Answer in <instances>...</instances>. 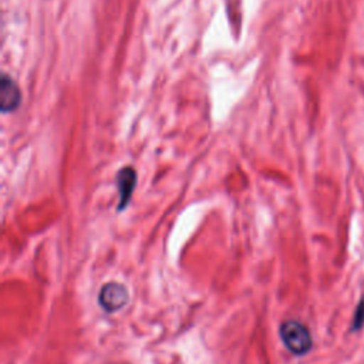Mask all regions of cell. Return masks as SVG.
Here are the masks:
<instances>
[{"label": "cell", "mask_w": 364, "mask_h": 364, "mask_svg": "<svg viewBox=\"0 0 364 364\" xmlns=\"http://www.w3.org/2000/svg\"><path fill=\"white\" fill-rule=\"evenodd\" d=\"M98 301L105 311H117L128 301V290L121 283H107L100 290Z\"/></svg>", "instance_id": "2"}, {"label": "cell", "mask_w": 364, "mask_h": 364, "mask_svg": "<svg viewBox=\"0 0 364 364\" xmlns=\"http://www.w3.org/2000/svg\"><path fill=\"white\" fill-rule=\"evenodd\" d=\"M115 185L118 188L119 193V203H118V210H124L134 193L135 185H136V172L132 166H124L118 171L117 178H115Z\"/></svg>", "instance_id": "3"}, {"label": "cell", "mask_w": 364, "mask_h": 364, "mask_svg": "<svg viewBox=\"0 0 364 364\" xmlns=\"http://www.w3.org/2000/svg\"><path fill=\"white\" fill-rule=\"evenodd\" d=\"M21 102V91L17 82L7 74L0 80V108L3 112H10L18 108Z\"/></svg>", "instance_id": "4"}, {"label": "cell", "mask_w": 364, "mask_h": 364, "mask_svg": "<svg viewBox=\"0 0 364 364\" xmlns=\"http://www.w3.org/2000/svg\"><path fill=\"white\" fill-rule=\"evenodd\" d=\"M280 338L284 347L294 355H304L313 347L310 330L297 320H286L280 326Z\"/></svg>", "instance_id": "1"}, {"label": "cell", "mask_w": 364, "mask_h": 364, "mask_svg": "<svg viewBox=\"0 0 364 364\" xmlns=\"http://www.w3.org/2000/svg\"><path fill=\"white\" fill-rule=\"evenodd\" d=\"M364 326V297L360 299L357 309L353 316V324H351V331H358Z\"/></svg>", "instance_id": "5"}]
</instances>
